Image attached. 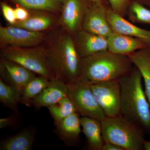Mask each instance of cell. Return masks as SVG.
<instances>
[{
    "label": "cell",
    "mask_w": 150,
    "mask_h": 150,
    "mask_svg": "<svg viewBox=\"0 0 150 150\" xmlns=\"http://www.w3.org/2000/svg\"><path fill=\"white\" fill-rule=\"evenodd\" d=\"M46 41L44 48L55 78L67 85L79 80L81 58L72 34L63 28L51 33Z\"/></svg>",
    "instance_id": "cell-1"
},
{
    "label": "cell",
    "mask_w": 150,
    "mask_h": 150,
    "mask_svg": "<svg viewBox=\"0 0 150 150\" xmlns=\"http://www.w3.org/2000/svg\"><path fill=\"white\" fill-rule=\"evenodd\" d=\"M142 79L140 71L135 67L119 80L121 114L150 134V104L143 89Z\"/></svg>",
    "instance_id": "cell-2"
},
{
    "label": "cell",
    "mask_w": 150,
    "mask_h": 150,
    "mask_svg": "<svg viewBox=\"0 0 150 150\" xmlns=\"http://www.w3.org/2000/svg\"><path fill=\"white\" fill-rule=\"evenodd\" d=\"M128 56L108 50L81 58V78L90 84L119 80L133 69Z\"/></svg>",
    "instance_id": "cell-3"
},
{
    "label": "cell",
    "mask_w": 150,
    "mask_h": 150,
    "mask_svg": "<svg viewBox=\"0 0 150 150\" xmlns=\"http://www.w3.org/2000/svg\"><path fill=\"white\" fill-rule=\"evenodd\" d=\"M105 142L113 143L125 150H143L145 132L122 115L106 117L101 121Z\"/></svg>",
    "instance_id": "cell-4"
},
{
    "label": "cell",
    "mask_w": 150,
    "mask_h": 150,
    "mask_svg": "<svg viewBox=\"0 0 150 150\" xmlns=\"http://www.w3.org/2000/svg\"><path fill=\"white\" fill-rule=\"evenodd\" d=\"M1 58L16 62L33 72L51 80L55 78L44 47H11L3 48Z\"/></svg>",
    "instance_id": "cell-5"
},
{
    "label": "cell",
    "mask_w": 150,
    "mask_h": 150,
    "mask_svg": "<svg viewBox=\"0 0 150 150\" xmlns=\"http://www.w3.org/2000/svg\"><path fill=\"white\" fill-rule=\"evenodd\" d=\"M68 86L69 96L80 115L100 121L106 118L94 95L91 84L80 77Z\"/></svg>",
    "instance_id": "cell-6"
},
{
    "label": "cell",
    "mask_w": 150,
    "mask_h": 150,
    "mask_svg": "<svg viewBox=\"0 0 150 150\" xmlns=\"http://www.w3.org/2000/svg\"><path fill=\"white\" fill-rule=\"evenodd\" d=\"M92 90L106 117L121 115V87L119 80L91 85Z\"/></svg>",
    "instance_id": "cell-7"
},
{
    "label": "cell",
    "mask_w": 150,
    "mask_h": 150,
    "mask_svg": "<svg viewBox=\"0 0 150 150\" xmlns=\"http://www.w3.org/2000/svg\"><path fill=\"white\" fill-rule=\"evenodd\" d=\"M42 32H34L9 25L0 27L1 48L32 47L38 46L45 40Z\"/></svg>",
    "instance_id": "cell-8"
},
{
    "label": "cell",
    "mask_w": 150,
    "mask_h": 150,
    "mask_svg": "<svg viewBox=\"0 0 150 150\" xmlns=\"http://www.w3.org/2000/svg\"><path fill=\"white\" fill-rule=\"evenodd\" d=\"M0 76L6 83L22 91L35 73L16 62L1 58Z\"/></svg>",
    "instance_id": "cell-9"
},
{
    "label": "cell",
    "mask_w": 150,
    "mask_h": 150,
    "mask_svg": "<svg viewBox=\"0 0 150 150\" xmlns=\"http://www.w3.org/2000/svg\"><path fill=\"white\" fill-rule=\"evenodd\" d=\"M107 12L102 4H93L86 11L82 26L83 29L107 38L113 32L108 21Z\"/></svg>",
    "instance_id": "cell-10"
},
{
    "label": "cell",
    "mask_w": 150,
    "mask_h": 150,
    "mask_svg": "<svg viewBox=\"0 0 150 150\" xmlns=\"http://www.w3.org/2000/svg\"><path fill=\"white\" fill-rule=\"evenodd\" d=\"M63 3L60 23L63 28L74 34L82 26L88 7L83 0H65Z\"/></svg>",
    "instance_id": "cell-11"
},
{
    "label": "cell",
    "mask_w": 150,
    "mask_h": 150,
    "mask_svg": "<svg viewBox=\"0 0 150 150\" xmlns=\"http://www.w3.org/2000/svg\"><path fill=\"white\" fill-rule=\"evenodd\" d=\"M54 124L56 128L54 133L65 144L69 146H81L80 117L77 112Z\"/></svg>",
    "instance_id": "cell-12"
},
{
    "label": "cell",
    "mask_w": 150,
    "mask_h": 150,
    "mask_svg": "<svg viewBox=\"0 0 150 150\" xmlns=\"http://www.w3.org/2000/svg\"><path fill=\"white\" fill-rule=\"evenodd\" d=\"M69 96L68 85L61 80L54 78L50 80L48 86L32 101L35 110L57 104L62 99Z\"/></svg>",
    "instance_id": "cell-13"
},
{
    "label": "cell",
    "mask_w": 150,
    "mask_h": 150,
    "mask_svg": "<svg viewBox=\"0 0 150 150\" xmlns=\"http://www.w3.org/2000/svg\"><path fill=\"white\" fill-rule=\"evenodd\" d=\"M74 41L77 51L81 58L107 50L106 38L89 32L83 29L74 33Z\"/></svg>",
    "instance_id": "cell-14"
},
{
    "label": "cell",
    "mask_w": 150,
    "mask_h": 150,
    "mask_svg": "<svg viewBox=\"0 0 150 150\" xmlns=\"http://www.w3.org/2000/svg\"><path fill=\"white\" fill-rule=\"evenodd\" d=\"M107 17L112 31L115 33L135 37L150 45V31L134 25L112 11L107 10Z\"/></svg>",
    "instance_id": "cell-15"
},
{
    "label": "cell",
    "mask_w": 150,
    "mask_h": 150,
    "mask_svg": "<svg viewBox=\"0 0 150 150\" xmlns=\"http://www.w3.org/2000/svg\"><path fill=\"white\" fill-rule=\"evenodd\" d=\"M108 50L118 55H129L147 44L137 38L112 32L107 38Z\"/></svg>",
    "instance_id": "cell-16"
},
{
    "label": "cell",
    "mask_w": 150,
    "mask_h": 150,
    "mask_svg": "<svg viewBox=\"0 0 150 150\" xmlns=\"http://www.w3.org/2000/svg\"><path fill=\"white\" fill-rule=\"evenodd\" d=\"M80 121L86 137L84 149L102 150L104 141L101 121L86 116L80 117Z\"/></svg>",
    "instance_id": "cell-17"
},
{
    "label": "cell",
    "mask_w": 150,
    "mask_h": 150,
    "mask_svg": "<svg viewBox=\"0 0 150 150\" xmlns=\"http://www.w3.org/2000/svg\"><path fill=\"white\" fill-rule=\"evenodd\" d=\"M36 130L29 126L10 136L1 143V150H31L35 140Z\"/></svg>",
    "instance_id": "cell-18"
},
{
    "label": "cell",
    "mask_w": 150,
    "mask_h": 150,
    "mask_svg": "<svg viewBox=\"0 0 150 150\" xmlns=\"http://www.w3.org/2000/svg\"><path fill=\"white\" fill-rule=\"evenodd\" d=\"M128 56L142 75L144 82L145 93L150 104V52L142 50L133 52Z\"/></svg>",
    "instance_id": "cell-19"
},
{
    "label": "cell",
    "mask_w": 150,
    "mask_h": 150,
    "mask_svg": "<svg viewBox=\"0 0 150 150\" xmlns=\"http://www.w3.org/2000/svg\"><path fill=\"white\" fill-rule=\"evenodd\" d=\"M50 81L46 77L40 75L33 78L23 90L20 103L30 107L33 100L46 88Z\"/></svg>",
    "instance_id": "cell-20"
},
{
    "label": "cell",
    "mask_w": 150,
    "mask_h": 150,
    "mask_svg": "<svg viewBox=\"0 0 150 150\" xmlns=\"http://www.w3.org/2000/svg\"><path fill=\"white\" fill-rule=\"evenodd\" d=\"M54 22V19L50 16L38 13L30 16L24 21H17L15 24L9 25L34 32H42L51 27Z\"/></svg>",
    "instance_id": "cell-21"
},
{
    "label": "cell",
    "mask_w": 150,
    "mask_h": 150,
    "mask_svg": "<svg viewBox=\"0 0 150 150\" xmlns=\"http://www.w3.org/2000/svg\"><path fill=\"white\" fill-rule=\"evenodd\" d=\"M22 91L8 85L0 79V102L19 117L20 113L17 105L20 101Z\"/></svg>",
    "instance_id": "cell-22"
},
{
    "label": "cell",
    "mask_w": 150,
    "mask_h": 150,
    "mask_svg": "<svg viewBox=\"0 0 150 150\" xmlns=\"http://www.w3.org/2000/svg\"><path fill=\"white\" fill-rule=\"evenodd\" d=\"M47 108L54 119V123L59 122L77 112L74 105L69 96L63 98L57 104L51 105Z\"/></svg>",
    "instance_id": "cell-23"
},
{
    "label": "cell",
    "mask_w": 150,
    "mask_h": 150,
    "mask_svg": "<svg viewBox=\"0 0 150 150\" xmlns=\"http://www.w3.org/2000/svg\"><path fill=\"white\" fill-rule=\"evenodd\" d=\"M25 8L30 9L38 10L58 11L60 9L59 3L55 0H10Z\"/></svg>",
    "instance_id": "cell-24"
},
{
    "label": "cell",
    "mask_w": 150,
    "mask_h": 150,
    "mask_svg": "<svg viewBox=\"0 0 150 150\" xmlns=\"http://www.w3.org/2000/svg\"><path fill=\"white\" fill-rule=\"evenodd\" d=\"M131 14L138 21L150 23V10L137 2H134L131 6Z\"/></svg>",
    "instance_id": "cell-25"
},
{
    "label": "cell",
    "mask_w": 150,
    "mask_h": 150,
    "mask_svg": "<svg viewBox=\"0 0 150 150\" xmlns=\"http://www.w3.org/2000/svg\"><path fill=\"white\" fill-rule=\"evenodd\" d=\"M1 8L3 16L9 25H13L16 22L15 9L5 3L1 2Z\"/></svg>",
    "instance_id": "cell-26"
},
{
    "label": "cell",
    "mask_w": 150,
    "mask_h": 150,
    "mask_svg": "<svg viewBox=\"0 0 150 150\" xmlns=\"http://www.w3.org/2000/svg\"><path fill=\"white\" fill-rule=\"evenodd\" d=\"M112 10L119 14H123L129 5L128 0H108Z\"/></svg>",
    "instance_id": "cell-27"
},
{
    "label": "cell",
    "mask_w": 150,
    "mask_h": 150,
    "mask_svg": "<svg viewBox=\"0 0 150 150\" xmlns=\"http://www.w3.org/2000/svg\"><path fill=\"white\" fill-rule=\"evenodd\" d=\"M18 117L19 116L14 113L13 115H10L7 118H1L0 128L2 129L7 127H13L17 126L16 118Z\"/></svg>",
    "instance_id": "cell-28"
},
{
    "label": "cell",
    "mask_w": 150,
    "mask_h": 150,
    "mask_svg": "<svg viewBox=\"0 0 150 150\" xmlns=\"http://www.w3.org/2000/svg\"><path fill=\"white\" fill-rule=\"evenodd\" d=\"M17 21H24L29 17L30 15L26 8L23 7H18L15 9Z\"/></svg>",
    "instance_id": "cell-29"
},
{
    "label": "cell",
    "mask_w": 150,
    "mask_h": 150,
    "mask_svg": "<svg viewBox=\"0 0 150 150\" xmlns=\"http://www.w3.org/2000/svg\"><path fill=\"white\" fill-rule=\"evenodd\" d=\"M102 150H125L118 145L110 142H105Z\"/></svg>",
    "instance_id": "cell-30"
},
{
    "label": "cell",
    "mask_w": 150,
    "mask_h": 150,
    "mask_svg": "<svg viewBox=\"0 0 150 150\" xmlns=\"http://www.w3.org/2000/svg\"><path fill=\"white\" fill-rule=\"evenodd\" d=\"M144 149L145 150H150V141L145 140L144 143Z\"/></svg>",
    "instance_id": "cell-31"
},
{
    "label": "cell",
    "mask_w": 150,
    "mask_h": 150,
    "mask_svg": "<svg viewBox=\"0 0 150 150\" xmlns=\"http://www.w3.org/2000/svg\"><path fill=\"white\" fill-rule=\"evenodd\" d=\"M92 2L93 4H102V0H90Z\"/></svg>",
    "instance_id": "cell-32"
},
{
    "label": "cell",
    "mask_w": 150,
    "mask_h": 150,
    "mask_svg": "<svg viewBox=\"0 0 150 150\" xmlns=\"http://www.w3.org/2000/svg\"><path fill=\"white\" fill-rule=\"evenodd\" d=\"M56 1L58 2V3H60V2L63 3L65 0H55Z\"/></svg>",
    "instance_id": "cell-33"
}]
</instances>
